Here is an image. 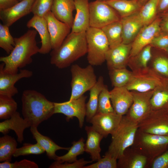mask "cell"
<instances>
[{
  "mask_svg": "<svg viewBox=\"0 0 168 168\" xmlns=\"http://www.w3.org/2000/svg\"><path fill=\"white\" fill-rule=\"evenodd\" d=\"M86 31L71 32L58 48L52 49L50 63L59 68L69 67L87 53Z\"/></svg>",
  "mask_w": 168,
  "mask_h": 168,
  "instance_id": "cell-2",
  "label": "cell"
},
{
  "mask_svg": "<svg viewBox=\"0 0 168 168\" xmlns=\"http://www.w3.org/2000/svg\"><path fill=\"white\" fill-rule=\"evenodd\" d=\"M45 152L44 150L37 143L35 144L25 143L22 147L16 149L13 156L17 157L31 154L40 155Z\"/></svg>",
  "mask_w": 168,
  "mask_h": 168,
  "instance_id": "cell-41",
  "label": "cell"
},
{
  "mask_svg": "<svg viewBox=\"0 0 168 168\" xmlns=\"http://www.w3.org/2000/svg\"><path fill=\"white\" fill-rule=\"evenodd\" d=\"M38 165L34 161L23 159L14 163L5 161L0 163V168H38Z\"/></svg>",
  "mask_w": 168,
  "mask_h": 168,
  "instance_id": "cell-44",
  "label": "cell"
},
{
  "mask_svg": "<svg viewBox=\"0 0 168 168\" xmlns=\"http://www.w3.org/2000/svg\"></svg>",
  "mask_w": 168,
  "mask_h": 168,
  "instance_id": "cell-54",
  "label": "cell"
},
{
  "mask_svg": "<svg viewBox=\"0 0 168 168\" xmlns=\"http://www.w3.org/2000/svg\"><path fill=\"white\" fill-rule=\"evenodd\" d=\"M138 12L121 18L123 44H132L144 26L138 16Z\"/></svg>",
  "mask_w": 168,
  "mask_h": 168,
  "instance_id": "cell-21",
  "label": "cell"
},
{
  "mask_svg": "<svg viewBox=\"0 0 168 168\" xmlns=\"http://www.w3.org/2000/svg\"><path fill=\"white\" fill-rule=\"evenodd\" d=\"M101 29L107 38L110 48L122 43V27L120 20L111 23Z\"/></svg>",
  "mask_w": 168,
  "mask_h": 168,
  "instance_id": "cell-33",
  "label": "cell"
},
{
  "mask_svg": "<svg viewBox=\"0 0 168 168\" xmlns=\"http://www.w3.org/2000/svg\"><path fill=\"white\" fill-rule=\"evenodd\" d=\"M46 20L50 34L52 49L58 48L70 33L71 27L59 20L51 11L44 17Z\"/></svg>",
  "mask_w": 168,
  "mask_h": 168,
  "instance_id": "cell-16",
  "label": "cell"
},
{
  "mask_svg": "<svg viewBox=\"0 0 168 168\" xmlns=\"http://www.w3.org/2000/svg\"><path fill=\"white\" fill-rule=\"evenodd\" d=\"M148 168H168V149L155 158Z\"/></svg>",
  "mask_w": 168,
  "mask_h": 168,
  "instance_id": "cell-47",
  "label": "cell"
},
{
  "mask_svg": "<svg viewBox=\"0 0 168 168\" xmlns=\"http://www.w3.org/2000/svg\"><path fill=\"white\" fill-rule=\"evenodd\" d=\"M138 126L139 130L146 133L168 135V114L152 110L139 123Z\"/></svg>",
  "mask_w": 168,
  "mask_h": 168,
  "instance_id": "cell-11",
  "label": "cell"
},
{
  "mask_svg": "<svg viewBox=\"0 0 168 168\" xmlns=\"http://www.w3.org/2000/svg\"><path fill=\"white\" fill-rule=\"evenodd\" d=\"M30 127L28 123L16 111L10 118L0 123V132L6 134L11 130H13L17 136L18 142L21 143L24 139V130Z\"/></svg>",
  "mask_w": 168,
  "mask_h": 168,
  "instance_id": "cell-25",
  "label": "cell"
},
{
  "mask_svg": "<svg viewBox=\"0 0 168 168\" xmlns=\"http://www.w3.org/2000/svg\"><path fill=\"white\" fill-rule=\"evenodd\" d=\"M154 91L144 92L131 91L133 102L125 115L131 120L139 123L152 110L150 100Z\"/></svg>",
  "mask_w": 168,
  "mask_h": 168,
  "instance_id": "cell-12",
  "label": "cell"
},
{
  "mask_svg": "<svg viewBox=\"0 0 168 168\" xmlns=\"http://www.w3.org/2000/svg\"><path fill=\"white\" fill-rule=\"evenodd\" d=\"M161 16H158L151 23L143 26L132 43L130 57L135 55L150 44L153 38L161 30Z\"/></svg>",
  "mask_w": 168,
  "mask_h": 168,
  "instance_id": "cell-14",
  "label": "cell"
},
{
  "mask_svg": "<svg viewBox=\"0 0 168 168\" xmlns=\"http://www.w3.org/2000/svg\"><path fill=\"white\" fill-rule=\"evenodd\" d=\"M168 12V0H158L157 14L161 16Z\"/></svg>",
  "mask_w": 168,
  "mask_h": 168,
  "instance_id": "cell-48",
  "label": "cell"
},
{
  "mask_svg": "<svg viewBox=\"0 0 168 168\" xmlns=\"http://www.w3.org/2000/svg\"><path fill=\"white\" fill-rule=\"evenodd\" d=\"M15 45L14 38L11 35L9 27L0 24V47L9 54Z\"/></svg>",
  "mask_w": 168,
  "mask_h": 168,
  "instance_id": "cell-39",
  "label": "cell"
},
{
  "mask_svg": "<svg viewBox=\"0 0 168 168\" xmlns=\"http://www.w3.org/2000/svg\"><path fill=\"white\" fill-rule=\"evenodd\" d=\"M30 130L37 143L44 150L46 155L50 159L55 160L58 156L55 153L57 150L68 151L70 148V147H63L58 146L49 138L41 134L38 131L37 127H30Z\"/></svg>",
  "mask_w": 168,
  "mask_h": 168,
  "instance_id": "cell-28",
  "label": "cell"
},
{
  "mask_svg": "<svg viewBox=\"0 0 168 168\" xmlns=\"http://www.w3.org/2000/svg\"><path fill=\"white\" fill-rule=\"evenodd\" d=\"M138 124L126 115L123 116L116 130L111 135V141L107 152L117 160L120 157L125 150L133 145Z\"/></svg>",
  "mask_w": 168,
  "mask_h": 168,
  "instance_id": "cell-4",
  "label": "cell"
},
{
  "mask_svg": "<svg viewBox=\"0 0 168 168\" xmlns=\"http://www.w3.org/2000/svg\"><path fill=\"white\" fill-rule=\"evenodd\" d=\"M123 116L114 111L107 113H97L90 122L92 127L104 138L112 135L117 128Z\"/></svg>",
  "mask_w": 168,
  "mask_h": 168,
  "instance_id": "cell-13",
  "label": "cell"
},
{
  "mask_svg": "<svg viewBox=\"0 0 168 168\" xmlns=\"http://www.w3.org/2000/svg\"><path fill=\"white\" fill-rule=\"evenodd\" d=\"M133 72L126 68L109 70V76L114 87L125 86L129 82Z\"/></svg>",
  "mask_w": 168,
  "mask_h": 168,
  "instance_id": "cell-37",
  "label": "cell"
},
{
  "mask_svg": "<svg viewBox=\"0 0 168 168\" xmlns=\"http://www.w3.org/2000/svg\"><path fill=\"white\" fill-rule=\"evenodd\" d=\"M53 0H35L32 6L31 12L34 15L44 17L51 11Z\"/></svg>",
  "mask_w": 168,
  "mask_h": 168,
  "instance_id": "cell-42",
  "label": "cell"
},
{
  "mask_svg": "<svg viewBox=\"0 0 168 168\" xmlns=\"http://www.w3.org/2000/svg\"><path fill=\"white\" fill-rule=\"evenodd\" d=\"M35 0H22L12 7L0 10V19L3 24L10 27L21 18L31 12Z\"/></svg>",
  "mask_w": 168,
  "mask_h": 168,
  "instance_id": "cell-19",
  "label": "cell"
},
{
  "mask_svg": "<svg viewBox=\"0 0 168 168\" xmlns=\"http://www.w3.org/2000/svg\"><path fill=\"white\" fill-rule=\"evenodd\" d=\"M92 161H87L83 158L77 160L76 161L69 163L65 162L64 163H59L54 162L49 166V168H83L87 164L91 163Z\"/></svg>",
  "mask_w": 168,
  "mask_h": 168,
  "instance_id": "cell-46",
  "label": "cell"
},
{
  "mask_svg": "<svg viewBox=\"0 0 168 168\" xmlns=\"http://www.w3.org/2000/svg\"><path fill=\"white\" fill-rule=\"evenodd\" d=\"M160 16L161 17L160 27L161 30L168 33V12Z\"/></svg>",
  "mask_w": 168,
  "mask_h": 168,
  "instance_id": "cell-50",
  "label": "cell"
},
{
  "mask_svg": "<svg viewBox=\"0 0 168 168\" xmlns=\"http://www.w3.org/2000/svg\"><path fill=\"white\" fill-rule=\"evenodd\" d=\"M149 63L148 67L161 75L168 78V54L165 50L152 47V57Z\"/></svg>",
  "mask_w": 168,
  "mask_h": 168,
  "instance_id": "cell-29",
  "label": "cell"
},
{
  "mask_svg": "<svg viewBox=\"0 0 168 168\" xmlns=\"http://www.w3.org/2000/svg\"><path fill=\"white\" fill-rule=\"evenodd\" d=\"M150 102L152 110L168 114V83L154 90Z\"/></svg>",
  "mask_w": 168,
  "mask_h": 168,
  "instance_id": "cell-32",
  "label": "cell"
},
{
  "mask_svg": "<svg viewBox=\"0 0 168 168\" xmlns=\"http://www.w3.org/2000/svg\"><path fill=\"white\" fill-rule=\"evenodd\" d=\"M110 100L114 111L118 114H126L133 102L131 91L126 86L114 87L110 91Z\"/></svg>",
  "mask_w": 168,
  "mask_h": 168,
  "instance_id": "cell-18",
  "label": "cell"
},
{
  "mask_svg": "<svg viewBox=\"0 0 168 168\" xmlns=\"http://www.w3.org/2000/svg\"><path fill=\"white\" fill-rule=\"evenodd\" d=\"M18 2V0H0V10L10 8Z\"/></svg>",
  "mask_w": 168,
  "mask_h": 168,
  "instance_id": "cell-49",
  "label": "cell"
},
{
  "mask_svg": "<svg viewBox=\"0 0 168 168\" xmlns=\"http://www.w3.org/2000/svg\"><path fill=\"white\" fill-rule=\"evenodd\" d=\"M4 66L3 63L0 64V95L12 97L18 92L15 84L22 78L31 77L33 72L28 69H21L16 73H8L4 71Z\"/></svg>",
  "mask_w": 168,
  "mask_h": 168,
  "instance_id": "cell-15",
  "label": "cell"
},
{
  "mask_svg": "<svg viewBox=\"0 0 168 168\" xmlns=\"http://www.w3.org/2000/svg\"><path fill=\"white\" fill-rule=\"evenodd\" d=\"M149 0H138V1L140 5L142 7L144 4H145Z\"/></svg>",
  "mask_w": 168,
  "mask_h": 168,
  "instance_id": "cell-51",
  "label": "cell"
},
{
  "mask_svg": "<svg viewBox=\"0 0 168 168\" xmlns=\"http://www.w3.org/2000/svg\"><path fill=\"white\" fill-rule=\"evenodd\" d=\"M17 108V103L12 97L0 95V119L10 118L16 111Z\"/></svg>",
  "mask_w": 168,
  "mask_h": 168,
  "instance_id": "cell-38",
  "label": "cell"
},
{
  "mask_svg": "<svg viewBox=\"0 0 168 168\" xmlns=\"http://www.w3.org/2000/svg\"><path fill=\"white\" fill-rule=\"evenodd\" d=\"M84 142L85 140L83 138L78 141L73 142L68 152L62 156H58L55 162L62 163L65 162L72 163L77 161V156L82 154L85 152Z\"/></svg>",
  "mask_w": 168,
  "mask_h": 168,
  "instance_id": "cell-36",
  "label": "cell"
},
{
  "mask_svg": "<svg viewBox=\"0 0 168 168\" xmlns=\"http://www.w3.org/2000/svg\"><path fill=\"white\" fill-rule=\"evenodd\" d=\"M131 147L147 157L149 162L148 168L155 158L167 150L168 135L147 133L138 129Z\"/></svg>",
  "mask_w": 168,
  "mask_h": 168,
  "instance_id": "cell-5",
  "label": "cell"
},
{
  "mask_svg": "<svg viewBox=\"0 0 168 168\" xmlns=\"http://www.w3.org/2000/svg\"><path fill=\"white\" fill-rule=\"evenodd\" d=\"M158 0H149L138 12V16L144 26L152 22L158 16Z\"/></svg>",
  "mask_w": 168,
  "mask_h": 168,
  "instance_id": "cell-35",
  "label": "cell"
},
{
  "mask_svg": "<svg viewBox=\"0 0 168 168\" xmlns=\"http://www.w3.org/2000/svg\"><path fill=\"white\" fill-rule=\"evenodd\" d=\"M70 72L71 95L69 100L77 98L90 91L97 82L96 76L92 66L82 68L77 64L72 65Z\"/></svg>",
  "mask_w": 168,
  "mask_h": 168,
  "instance_id": "cell-7",
  "label": "cell"
},
{
  "mask_svg": "<svg viewBox=\"0 0 168 168\" xmlns=\"http://www.w3.org/2000/svg\"><path fill=\"white\" fill-rule=\"evenodd\" d=\"M152 47L147 45L135 55L130 57L128 66L132 72L142 70L148 67L152 57Z\"/></svg>",
  "mask_w": 168,
  "mask_h": 168,
  "instance_id": "cell-31",
  "label": "cell"
},
{
  "mask_svg": "<svg viewBox=\"0 0 168 168\" xmlns=\"http://www.w3.org/2000/svg\"><path fill=\"white\" fill-rule=\"evenodd\" d=\"M76 12L71 32L86 31L90 27L89 0H75Z\"/></svg>",
  "mask_w": 168,
  "mask_h": 168,
  "instance_id": "cell-22",
  "label": "cell"
},
{
  "mask_svg": "<svg viewBox=\"0 0 168 168\" xmlns=\"http://www.w3.org/2000/svg\"><path fill=\"white\" fill-rule=\"evenodd\" d=\"M166 53L168 54V47L165 50Z\"/></svg>",
  "mask_w": 168,
  "mask_h": 168,
  "instance_id": "cell-52",
  "label": "cell"
},
{
  "mask_svg": "<svg viewBox=\"0 0 168 168\" xmlns=\"http://www.w3.org/2000/svg\"><path fill=\"white\" fill-rule=\"evenodd\" d=\"M37 34L36 30H29L21 36L14 38L15 45L10 53L0 57V61L4 64L5 72L17 73L19 69L32 63V56L39 53L40 48L36 40Z\"/></svg>",
  "mask_w": 168,
  "mask_h": 168,
  "instance_id": "cell-1",
  "label": "cell"
},
{
  "mask_svg": "<svg viewBox=\"0 0 168 168\" xmlns=\"http://www.w3.org/2000/svg\"><path fill=\"white\" fill-rule=\"evenodd\" d=\"M153 48L165 50L168 47V33L161 30L150 44Z\"/></svg>",
  "mask_w": 168,
  "mask_h": 168,
  "instance_id": "cell-45",
  "label": "cell"
},
{
  "mask_svg": "<svg viewBox=\"0 0 168 168\" xmlns=\"http://www.w3.org/2000/svg\"><path fill=\"white\" fill-rule=\"evenodd\" d=\"M117 168H148L147 157L131 147L126 149L118 159Z\"/></svg>",
  "mask_w": 168,
  "mask_h": 168,
  "instance_id": "cell-23",
  "label": "cell"
},
{
  "mask_svg": "<svg viewBox=\"0 0 168 168\" xmlns=\"http://www.w3.org/2000/svg\"><path fill=\"white\" fill-rule=\"evenodd\" d=\"M105 2L117 11L121 18L138 12L142 7L138 0H107Z\"/></svg>",
  "mask_w": 168,
  "mask_h": 168,
  "instance_id": "cell-30",
  "label": "cell"
},
{
  "mask_svg": "<svg viewBox=\"0 0 168 168\" xmlns=\"http://www.w3.org/2000/svg\"><path fill=\"white\" fill-rule=\"evenodd\" d=\"M87 46V60L89 64L101 65L110 49L108 41L101 29L89 27L86 31Z\"/></svg>",
  "mask_w": 168,
  "mask_h": 168,
  "instance_id": "cell-6",
  "label": "cell"
},
{
  "mask_svg": "<svg viewBox=\"0 0 168 168\" xmlns=\"http://www.w3.org/2000/svg\"><path fill=\"white\" fill-rule=\"evenodd\" d=\"M105 85L104 78L100 76L96 84L89 91V98L86 104V118L87 122H90L97 113L99 95Z\"/></svg>",
  "mask_w": 168,
  "mask_h": 168,
  "instance_id": "cell-27",
  "label": "cell"
},
{
  "mask_svg": "<svg viewBox=\"0 0 168 168\" xmlns=\"http://www.w3.org/2000/svg\"><path fill=\"white\" fill-rule=\"evenodd\" d=\"M132 44L122 43L114 47L110 48L107 51L105 61L109 70L126 68L130 57Z\"/></svg>",
  "mask_w": 168,
  "mask_h": 168,
  "instance_id": "cell-17",
  "label": "cell"
},
{
  "mask_svg": "<svg viewBox=\"0 0 168 168\" xmlns=\"http://www.w3.org/2000/svg\"><path fill=\"white\" fill-rule=\"evenodd\" d=\"M87 96L83 95L80 97L68 101L54 102V114L61 113L65 115L66 120L68 121L74 117L79 121V127L82 128L86 114V100Z\"/></svg>",
  "mask_w": 168,
  "mask_h": 168,
  "instance_id": "cell-10",
  "label": "cell"
},
{
  "mask_svg": "<svg viewBox=\"0 0 168 168\" xmlns=\"http://www.w3.org/2000/svg\"><path fill=\"white\" fill-rule=\"evenodd\" d=\"M114 112L110 100V91L105 85L100 93L97 113H107Z\"/></svg>",
  "mask_w": 168,
  "mask_h": 168,
  "instance_id": "cell-40",
  "label": "cell"
},
{
  "mask_svg": "<svg viewBox=\"0 0 168 168\" xmlns=\"http://www.w3.org/2000/svg\"><path fill=\"white\" fill-rule=\"evenodd\" d=\"M26 26L28 28L35 29L40 35L41 45L39 53L45 54L49 53L52 49V47L47 23L44 17L34 15L28 21Z\"/></svg>",
  "mask_w": 168,
  "mask_h": 168,
  "instance_id": "cell-20",
  "label": "cell"
},
{
  "mask_svg": "<svg viewBox=\"0 0 168 168\" xmlns=\"http://www.w3.org/2000/svg\"><path fill=\"white\" fill-rule=\"evenodd\" d=\"M90 27L101 29L121 17L117 11L105 2L96 0L89 3Z\"/></svg>",
  "mask_w": 168,
  "mask_h": 168,
  "instance_id": "cell-9",
  "label": "cell"
},
{
  "mask_svg": "<svg viewBox=\"0 0 168 168\" xmlns=\"http://www.w3.org/2000/svg\"><path fill=\"white\" fill-rule=\"evenodd\" d=\"M21 100L22 115L30 127L37 128L41 123L54 114V102L36 91H24Z\"/></svg>",
  "mask_w": 168,
  "mask_h": 168,
  "instance_id": "cell-3",
  "label": "cell"
},
{
  "mask_svg": "<svg viewBox=\"0 0 168 168\" xmlns=\"http://www.w3.org/2000/svg\"><path fill=\"white\" fill-rule=\"evenodd\" d=\"M97 0L105 2V1H107V0Z\"/></svg>",
  "mask_w": 168,
  "mask_h": 168,
  "instance_id": "cell-53",
  "label": "cell"
},
{
  "mask_svg": "<svg viewBox=\"0 0 168 168\" xmlns=\"http://www.w3.org/2000/svg\"><path fill=\"white\" fill-rule=\"evenodd\" d=\"M117 160L106 152L104 156L96 162L85 166L83 168H117Z\"/></svg>",
  "mask_w": 168,
  "mask_h": 168,
  "instance_id": "cell-43",
  "label": "cell"
},
{
  "mask_svg": "<svg viewBox=\"0 0 168 168\" xmlns=\"http://www.w3.org/2000/svg\"><path fill=\"white\" fill-rule=\"evenodd\" d=\"M17 145L14 138L7 135L0 138V161L11 162Z\"/></svg>",
  "mask_w": 168,
  "mask_h": 168,
  "instance_id": "cell-34",
  "label": "cell"
},
{
  "mask_svg": "<svg viewBox=\"0 0 168 168\" xmlns=\"http://www.w3.org/2000/svg\"><path fill=\"white\" fill-rule=\"evenodd\" d=\"M87 139L85 144V152L89 154L92 161H96L101 157L100 143L103 137L96 131L92 126H86Z\"/></svg>",
  "mask_w": 168,
  "mask_h": 168,
  "instance_id": "cell-26",
  "label": "cell"
},
{
  "mask_svg": "<svg viewBox=\"0 0 168 168\" xmlns=\"http://www.w3.org/2000/svg\"><path fill=\"white\" fill-rule=\"evenodd\" d=\"M132 72L131 79L125 86L131 91L146 92L168 83V78L161 75L149 67Z\"/></svg>",
  "mask_w": 168,
  "mask_h": 168,
  "instance_id": "cell-8",
  "label": "cell"
},
{
  "mask_svg": "<svg viewBox=\"0 0 168 168\" xmlns=\"http://www.w3.org/2000/svg\"><path fill=\"white\" fill-rule=\"evenodd\" d=\"M74 10V0H53L51 12L58 19L72 28L74 19L73 12Z\"/></svg>",
  "mask_w": 168,
  "mask_h": 168,
  "instance_id": "cell-24",
  "label": "cell"
}]
</instances>
